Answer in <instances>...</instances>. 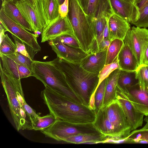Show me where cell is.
<instances>
[{
    "instance_id": "6da1fadb",
    "label": "cell",
    "mask_w": 148,
    "mask_h": 148,
    "mask_svg": "<svg viewBox=\"0 0 148 148\" xmlns=\"http://www.w3.org/2000/svg\"><path fill=\"white\" fill-rule=\"evenodd\" d=\"M45 88L41 93L50 114L59 119L73 124L93 123L96 116L95 110L85 104L75 102L51 89Z\"/></svg>"
},
{
    "instance_id": "7a4b0ae2",
    "label": "cell",
    "mask_w": 148,
    "mask_h": 148,
    "mask_svg": "<svg viewBox=\"0 0 148 148\" xmlns=\"http://www.w3.org/2000/svg\"><path fill=\"white\" fill-rule=\"evenodd\" d=\"M50 61L63 73L69 86L84 104L92 107L99 82L98 75L88 72L79 64L69 62L58 57Z\"/></svg>"
},
{
    "instance_id": "3957f363",
    "label": "cell",
    "mask_w": 148,
    "mask_h": 148,
    "mask_svg": "<svg viewBox=\"0 0 148 148\" xmlns=\"http://www.w3.org/2000/svg\"><path fill=\"white\" fill-rule=\"evenodd\" d=\"M93 124L99 132L107 139L113 140L114 143H120L133 131L131 125L116 99L98 111Z\"/></svg>"
},
{
    "instance_id": "277c9868",
    "label": "cell",
    "mask_w": 148,
    "mask_h": 148,
    "mask_svg": "<svg viewBox=\"0 0 148 148\" xmlns=\"http://www.w3.org/2000/svg\"><path fill=\"white\" fill-rule=\"evenodd\" d=\"M32 76L40 81L45 86L72 101L84 104L67 83L63 73L51 61L33 60Z\"/></svg>"
},
{
    "instance_id": "5b68a950",
    "label": "cell",
    "mask_w": 148,
    "mask_h": 148,
    "mask_svg": "<svg viewBox=\"0 0 148 148\" xmlns=\"http://www.w3.org/2000/svg\"><path fill=\"white\" fill-rule=\"evenodd\" d=\"M68 19L82 49L90 53L95 39L92 28L78 0H69Z\"/></svg>"
},
{
    "instance_id": "8992f818",
    "label": "cell",
    "mask_w": 148,
    "mask_h": 148,
    "mask_svg": "<svg viewBox=\"0 0 148 148\" xmlns=\"http://www.w3.org/2000/svg\"><path fill=\"white\" fill-rule=\"evenodd\" d=\"M1 83L6 94L11 115L18 131L21 130H33L31 120L22 108L17 93L20 79H16L3 71L1 63Z\"/></svg>"
},
{
    "instance_id": "52a82bcc",
    "label": "cell",
    "mask_w": 148,
    "mask_h": 148,
    "mask_svg": "<svg viewBox=\"0 0 148 148\" xmlns=\"http://www.w3.org/2000/svg\"><path fill=\"white\" fill-rule=\"evenodd\" d=\"M41 132L46 136L58 141H63L67 138L80 134L101 133L93 123L73 124L59 119Z\"/></svg>"
},
{
    "instance_id": "ba28073f",
    "label": "cell",
    "mask_w": 148,
    "mask_h": 148,
    "mask_svg": "<svg viewBox=\"0 0 148 148\" xmlns=\"http://www.w3.org/2000/svg\"><path fill=\"white\" fill-rule=\"evenodd\" d=\"M0 23L6 32H9L23 42L31 58H34L35 54L41 50L36 35L29 32L10 18L5 13L2 7L0 11Z\"/></svg>"
},
{
    "instance_id": "9c48e42d",
    "label": "cell",
    "mask_w": 148,
    "mask_h": 148,
    "mask_svg": "<svg viewBox=\"0 0 148 148\" xmlns=\"http://www.w3.org/2000/svg\"><path fill=\"white\" fill-rule=\"evenodd\" d=\"M123 41L132 49L137 58L139 66L142 65L148 45V29L133 26L128 31Z\"/></svg>"
},
{
    "instance_id": "30bf717a",
    "label": "cell",
    "mask_w": 148,
    "mask_h": 148,
    "mask_svg": "<svg viewBox=\"0 0 148 148\" xmlns=\"http://www.w3.org/2000/svg\"><path fill=\"white\" fill-rule=\"evenodd\" d=\"M34 6L43 29L60 16L58 0H34Z\"/></svg>"
},
{
    "instance_id": "8fae6325",
    "label": "cell",
    "mask_w": 148,
    "mask_h": 148,
    "mask_svg": "<svg viewBox=\"0 0 148 148\" xmlns=\"http://www.w3.org/2000/svg\"><path fill=\"white\" fill-rule=\"evenodd\" d=\"M48 41L57 57L69 62L79 64L88 54L81 49L73 48L64 44L58 38Z\"/></svg>"
},
{
    "instance_id": "7c38bea8",
    "label": "cell",
    "mask_w": 148,
    "mask_h": 148,
    "mask_svg": "<svg viewBox=\"0 0 148 148\" xmlns=\"http://www.w3.org/2000/svg\"><path fill=\"white\" fill-rule=\"evenodd\" d=\"M116 99L119 102L128 121L131 125L132 130L142 126L144 115L139 112L133 106L123 90L116 87Z\"/></svg>"
},
{
    "instance_id": "4fadbf2b",
    "label": "cell",
    "mask_w": 148,
    "mask_h": 148,
    "mask_svg": "<svg viewBox=\"0 0 148 148\" xmlns=\"http://www.w3.org/2000/svg\"><path fill=\"white\" fill-rule=\"evenodd\" d=\"M66 34L74 36L67 16L65 17L60 16L51 24L43 29L42 33L41 42H44Z\"/></svg>"
},
{
    "instance_id": "5bb4252c",
    "label": "cell",
    "mask_w": 148,
    "mask_h": 148,
    "mask_svg": "<svg viewBox=\"0 0 148 148\" xmlns=\"http://www.w3.org/2000/svg\"><path fill=\"white\" fill-rule=\"evenodd\" d=\"M114 14L121 16L130 24H134L140 16L138 5L132 2L121 0H110Z\"/></svg>"
},
{
    "instance_id": "9a60e30c",
    "label": "cell",
    "mask_w": 148,
    "mask_h": 148,
    "mask_svg": "<svg viewBox=\"0 0 148 148\" xmlns=\"http://www.w3.org/2000/svg\"><path fill=\"white\" fill-rule=\"evenodd\" d=\"M123 90L135 108L148 116V91L141 89L138 84Z\"/></svg>"
},
{
    "instance_id": "2e32d148",
    "label": "cell",
    "mask_w": 148,
    "mask_h": 148,
    "mask_svg": "<svg viewBox=\"0 0 148 148\" xmlns=\"http://www.w3.org/2000/svg\"><path fill=\"white\" fill-rule=\"evenodd\" d=\"M15 3L23 17L31 26L33 32L42 33L43 27L34 6L27 0H18Z\"/></svg>"
},
{
    "instance_id": "e0dca14e",
    "label": "cell",
    "mask_w": 148,
    "mask_h": 148,
    "mask_svg": "<svg viewBox=\"0 0 148 148\" xmlns=\"http://www.w3.org/2000/svg\"><path fill=\"white\" fill-rule=\"evenodd\" d=\"M109 39L112 41L118 39L124 40L131 29L130 24L119 16L114 14L108 22Z\"/></svg>"
},
{
    "instance_id": "ac0fdd59",
    "label": "cell",
    "mask_w": 148,
    "mask_h": 148,
    "mask_svg": "<svg viewBox=\"0 0 148 148\" xmlns=\"http://www.w3.org/2000/svg\"><path fill=\"white\" fill-rule=\"evenodd\" d=\"M107 50L88 54L81 61L80 66L88 72L99 75L106 64Z\"/></svg>"
},
{
    "instance_id": "d6986e66",
    "label": "cell",
    "mask_w": 148,
    "mask_h": 148,
    "mask_svg": "<svg viewBox=\"0 0 148 148\" xmlns=\"http://www.w3.org/2000/svg\"><path fill=\"white\" fill-rule=\"evenodd\" d=\"M3 71L17 80L32 76V72L28 68L18 64L6 56L0 54Z\"/></svg>"
},
{
    "instance_id": "ffe728a7",
    "label": "cell",
    "mask_w": 148,
    "mask_h": 148,
    "mask_svg": "<svg viewBox=\"0 0 148 148\" xmlns=\"http://www.w3.org/2000/svg\"><path fill=\"white\" fill-rule=\"evenodd\" d=\"M117 57L121 70L135 71L139 66L138 61L133 51L126 43L124 42Z\"/></svg>"
},
{
    "instance_id": "44dd1931",
    "label": "cell",
    "mask_w": 148,
    "mask_h": 148,
    "mask_svg": "<svg viewBox=\"0 0 148 148\" xmlns=\"http://www.w3.org/2000/svg\"><path fill=\"white\" fill-rule=\"evenodd\" d=\"M120 70L116 69L107 77L103 107L116 99V91Z\"/></svg>"
},
{
    "instance_id": "7402d4cb",
    "label": "cell",
    "mask_w": 148,
    "mask_h": 148,
    "mask_svg": "<svg viewBox=\"0 0 148 148\" xmlns=\"http://www.w3.org/2000/svg\"><path fill=\"white\" fill-rule=\"evenodd\" d=\"M1 7L6 14L10 18L26 30L33 31L31 26L23 17L15 3L6 2L2 4Z\"/></svg>"
},
{
    "instance_id": "603a6c76",
    "label": "cell",
    "mask_w": 148,
    "mask_h": 148,
    "mask_svg": "<svg viewBox=\"0 0 148 148\" xmlns=\"http://www.w3.org/2000/svg\"><path fill=\"white\" fill-rule=\"evenodd\" d=\"M107 139L101 133L83 134L75 135L67 138L63 141L73 144H97L102 143Z\"/></svg>"
},
{
    "instance_id": "cb8c5ba5",
    "label": "cell",
    "mask_w": 148,
    "mask_h": 148,
    "mask_svg": "<svg viewBox=\"0 0 148 148\" xmlns=\"http://www.w3.org/2000/svg\"><path fill=\"white\" fill-rule=\"evenodd\" d=\"M138 84L136 71L120 70L117 86L123 90Z\"/></svg>"
},
{
    "instance_id": "d4e9b609",
    "label": "cell",
    "mask_w": 148,
    "mask_h": 148,
    "mask_svg": "<svg viewBox=\"0 0 148 148\" xmlns=\"http://www.w3.org/2000/svg\"><path fill=\"white\" fill-rule=\"evenodd\" d=\"M114 14L110 0H99L90 23L93 20L100 18L105 17L108 20Z\"/></svg>"
},
{
    "instance_id": "484cf974",
    "label": "cell",
    "mask_w": 148,
    "mask_h": 148,
    "mask_svg": "<svg viewBox=\"0 0 148 148\" xmlns=\"http://www.w3.org/2000/svg\"><path fill=\"white\" fill-rule=\"evenodd\" d=\"M124 44V41L121 39H116L111 41L107 49L105 65L110 64L114 61Z\"/></svg>"
},
{
    "instance_id": "4316f807",
    "label": "cell",
    "mask_w": 148,
    "mask_h": 148,
    "mask_svg": "<svg viewBox=\"0 0 148 148\" xmlns=\"http://www.w3.org/2000/svg\"><path fill=\"white\" fill-rule=\"evenodd\" d=\"M56 119L53 115L50 114L33 118L32 120L33 130L40 131L43 130L52 125Z\"/></svg>"
},
{
    "instance_id": "83f0119b",
    "label": "cell",
    "mask_w": 148,
    "mask_h": 148,
    "mask_svg": "<svg viewBox=\"0 0 148 148\" xmlns=\"http://www.w3.org/2000/svg\"><path fill=\"white\" fill-rule=\"evenodd\" d=\"M107 79V78L99 84L94 94L93 107L96 114L103 106Z\"/></svg>"
},
{
    "instance_id": "f1b7e54d",
    "label": "cell",
    "mask_w": 148,
    "mask_h": 148,
    "mask_svg": "<svg viewBox=\"0 0 148 148\" xmlns=\"http://www.w3.org/2000/svg\"><path fill=\"white\" fill-rule=\"evenodd\" d=\"M135 71L140 88L148 91V65L142 64Z\"/></svg>"
},
{
    "instance_id": "f546056e",
    "label": "cell",
    "mask_w": 148,
    "mask_h": 148,
    "mask_svg": "<svg viewBox=\"0 0 148 148\" xmlns=\"http://www.w3.org/2000/svg\"><path fill=\"white\" fill-rule=\"evenodd\" d=\"M16 51V47L7 34H5L0 40V54L5 56L10 55Z\"/></svg>"
},
{
    "instance_id": "4dcf8cb0",
    "label": "cell",
    "mask_w": 148,
    "mask_h": 148,
    "mask_svg": "<svg viewBox=\"0 0 148 148\" xmlns=\"http://www.w3.org/2000/svg\"><path fill=\"white\" fill-rule=\"evenodd\" d=\"M117 69H121L118 62L117 57L112 63L109 64L105 65L100 71L98 75L99 82L98 86L103 80L107 78L113 71Z\"/></svg>"
},
{
    "instance_id": "1f68e13d",
    "label": "cell",
    "mask_w": 148,
    "mask_h": 148,
    "mask_svg": "<svg viewBox=\"0 0 148 148\" xmlns=\"http://www.w3.org/2000/svg\"><path fill=\"white\" fill-rule=\"evenodd\" d=\"M6 56L17 63L26 66L33 72V60L17 51Z\"/></svg>"
},
{
    "instance_id": "d6a6232c",
    "label": "cell",
    "mask_w": 148,
    "mask_h": 148,
    "mask_svg": "<svg viewBox=\"0 0 148 148\" xmlns=\"http://www.w3.org/2000/svg\"><path fill=\"white\" fill-rule=\"evenodd\" d=\"M129 143H136L139 140H143L148 142V129L134 130L132 131L127 138Z\"/></svg>"
},
{
    "instance_id": "836d02e7",
    "label": "cell",
    "mask_w": 148,
    "mask_h": 148,
    "mask_svg": "<svg viewBox=\"0 0 148 148\" xmlns=\"http://www.w3.org/2000/svg\"><path fill=\"white\" fill-rule=\"evenodd\" d=\"M139 9L140 18L133 25L140 27L147 28L148 27V3Z\"/></svg>"
},
{
    "instance_id": "e575fe53",
    "label": "cell",
    "mask_w": 148,
    "mask_h": 148,
    "mask_svg": "<svg viewBox=\"0 0 148 148\" xmlns=\"http://www.w3.org/2000/svg\"><path fill=\"white\" fill-rule=\"evenodd\" d=\"M57 38L66 45L74 48L82 49L79 42L74 35L66 34Z\"/></svg>"
},
{
    "instance_id": "d590c367",
    "label": "cell",
    "mask_w": 148,
    "mask_h": 148,
    "mask_svg": "<svg viewBox=\"0 0 148 148\" xmlns=\"http://www.w3.org/2000/svg\"><path fill=\"white\" fill-rule=\"evenodd\" d=\"M99 0H89L87 5L84 10L88 21L92 19Z\"/></svg>"
},
{
    "instance_id": "8d00e7d4",
    "label": "cell",
    "mask_w": 148,
    "mask_h": 148,
    "mask_svg": "<svg viewBox=\"0 0 148 148\" xmlns=\"http://www.w3.org/2000/svg\"><path fill=\"white\" fill-rule=\"evenodd\" d=\"M12 36L14 40L16 45V51L32 59L27 51L26 46L23 42L14 35L12 34Z\"/></svg>"
},
{
    "instance_id": "74e56055",
    "label": "cell",
    "mask_w": 148,
    "mask_h": 148,
    "mask_svg": "<svg viewBox=\"0 0 148 148\" xmlns=\"http://www.w3.org/2000/svg\"><path fill=\"white\" fill-rule=\"evenodd\" d=\"M22 108L28 116L32 122V119L33 118L37 117L39 116V115L36 114V111L28 104L26 101L24 103Z\"/></svg>"
},
{
    "instance_id": "f35d334b",
    "label": "cell",
    "mask_w": 148,
    "mask_h": 148,
    "mask_svg": "<svg viewBox=\"0 0 148 148\" xmlns=\"http://www.w3.org/2000/svg\"><path fill=\"white\" fill-rule=\"evenodd\" d=\"M69 0H65L64 2L59 5V12L60 16L62 17L67 16L69 10Z\"/></svg>"
},
{
    "instance_id": "ab89813d",
    "label": "cell",
    "mask_w": 148,
    "mask_h": 148,
    "mask_svg": "<svg viewBox=\"0 0 148 148\" xmlns=\"http://www.w3.org/2000/svg\"><path fill=\"white\" fill-rule=\"evenodd\" d=\"M111 41L110 39L103 40L98 46V52L107 50Z\"/></svg>"
},
{
    "instance_id": "60d3db41",
    "label": "cell",
    "mask_w": 148,
    "mask_h": 148,
    "mask_svg": "<svg viewBox=\"0 0 148 148\" xmlns=\"http://www.w3.org/2000/svg\"><path fill=\"white\" fill-rule=\"evenodd\" d=\"M109 39V34L108 24H107L104 30L103 35V40Z\"/></svg>"
},
{
    "instance_id": "b9f144b4",
    "label": "cell",
    "mask_w": 148,
    "mask_h": 148,
    "mask_svg": "<svg viewBox=\"0 0 148 148\" xmlns=\"http://www.w3.org/2000/svg\"><path fill=\"white\" fill-rule=\"evenodd\" d=\"M142 64L148 65V45L144 54Z\"/></svg>"
},
{
    "instance_id": "7bdbcfd3",
    "label": "cell",
    "mask_w": 148,
    "mask_h": 148,
    "mask_svg": "<svg viewBox=\"0 0 148 148\" xmlns=\"http://www.w3.org/2000/svg\"><path fill=\"white\" fill-rule=\"evenodd\" d=\"M80 5L84 10L86 8L89 0H78Z\"/></svg>"
},
{
    "instance_id": "ee69618b",
    "label": "cell",
    "mask_w": 148,
    "mask_h": 148,
    "mask_svg": "<svg viewBox=\"0 0 148 148\" xmlns=\"http://www.w3.org/2000/svg\"><path fill=\"white\" fill-rule=\"evenodd\" d=\"M0 36L1 40L2 39L4 35H5V32H6V31L1 24H0Z\"/></svg>"
},
{
    "instance_id": "f6af8a7d",
    "label": "cell",
    "mask_w": 148,
    "mask_h": 148,
    "mask_svg": "<svg viewBox=\"0 0 148 148\" xmlns=\"http://www.w3.org/2000/svg\"><path fill=\"white\" fill-rule=\"evenodd\" d=\"M2 1V4H3L6 2H12L14 3V0H1Z\"/></svg>"
},
{
    "instance_id": "bcb514c9",
    "label": "cell",
    "mask_w": 148,
    "mask_h": 148,
    "mask_svg": "<svg viewBox=\"0 0 148 148\" xmlns=\"http://www.w3.org/2000/svg\"><path fill=\"white\" fill-rule=\"evenodd\" d=\"M142 0H132V2L138 5Z\"/></svg>"
},
{
    "instance_id": "7dc6e473",
    "label": "cell",
    "mask_w": 148,
    "mask_h": 148,
    "mask_svg": "<svg viewBox=\"0 0 148 148\" xmlns=\"http://www.w3.org/2000/svg\"><path fill=\"white\" fill-rule=\"evenodd\" d=\"M147 123L146 124L144 125V126L142 128V129H147L148 128V119L146 121Z\"/></svg>"
},
{
    "instance_id": "c3c4849f",
    "label": "cell",
    "mask_w": 148,
    "mask_h": 148,
    "mask_svg": "<svg viewBox=\"0 0 148 148\" xmlns=\"http://www.w3.org/2000/svg\"><path fill=\"white\" fill-rule=\"evenodd\" d=\"M16 1H17L18 0H15ZM32 4L34 5V0H27Z\"/></svg>"
},
{
    "instance_id": "681fc988",
    "label": "cell",
    "mask_w": 148,
    "mask_h": 148,
    "mask_svg": "<svg viewBox=\"0 0 148 148\" xmlns=\"http://www.w3.org/2000/svg\"><path fill=\"white\" fill-rule=\"evenodd\" d=\"M59 3V5H60L62 4L64 2V1L65 0H58Z\"/></svg>"
},
{
    "instance_id": "f907efd6",
    "label": "cell",
    "mask_w": 148,
    "mask_h": 148,
    "mask_svg": "<svg viewBox=\"0 0 148 148\" xmlns=\"http://www.w3.org/2000/svg\"><path fill=\"white\" fill-rule=\"evenodd\" d=\"M125 2H131L132 0H121Z\"/></svg>"
},
{
    "instance_id": "816d5d0a",
    "label": "cell",
    "mask_w": 148,
    "mask_h": 148,
    "mask_svg": "<svg viewBox=\"0 0 148 148\" xmlns=\"http://www.w3.org/2000/svg\"><path fill=\"white\" fill-rule=\"evenodd\" d=\"M147 129H148V128H147Z\"/></svg>"
}]
</instances>
